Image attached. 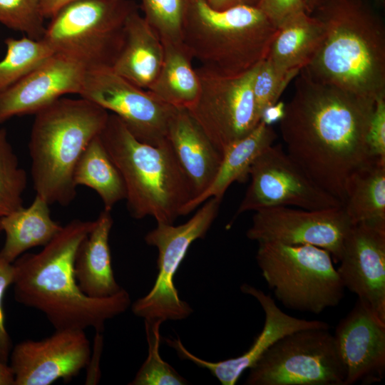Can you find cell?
<instances>
[{
    "label": "cell",
    "instance_id": "1",
    "mask_svg": "<svg viewBox=\"0 0 385 385\" xmlns=\"http://www.w3.org/2000/svg\"><path fill=\"white\" fill-rule=\"evenodd\" d=\"M375 103L301 70L279 122L287 153L342 205L349 178L372 158L366 135Z\"/></svg>",
    "mask_w": 385,
    "mask_h": 385
},
{
    "label": "cell",
    "instance_id": "2",
    "mask_svg": "<svg viewBox=\"0 0 385 385\" xmlns=\"http://www.w3.org/2000/svg\"><path fill=\"white\" fill-rule=\"evenodd\" d=\"M95 225L73 220L37 253H26L14 262L16 301L42 312L60 329L104 330L107 320L130 305L129 293L121 289L105 298H93L80 289L73 272L76 250Z\"/></svg>",
    "mask_w": 385,
    "mask_h": 385
},
{
    "label": "cell",
    "instance_id": "3",
    "mask_svg": "<svg viewBox=\"0 0 385 385\" xmlns=\"http://www.w3.org/2000/svg\"><path fill=\"white\" fill-rule=\"evenodd\" d=\"M324 36L303 70L312 79L376 100L385 96V29L359 0H323Z\"/></svg>",
    "mask_w": 385,
    "mask_h": 385
},
{
    "label": "cell",
    "instance_id": "4",
    "mask_svg": "<svg viewBox=\"0 0 385 385\" xmlns=\"http://www.w3.org/2000/svg\"><path fill=\"white\" fill-rule=\"evenodd\" d=\"M109 113L83 98H60L35 114L29 150L36 195L49 205H69L76 195L73 173Z\"/></svg>",
    "mask_w": 385,
    "mask_h": 385
},
{
    "label": "cell",
    "instance_id": "5",
    "mask_svg": "<svg viewBox=\"0 0 385 385\" xmlns=\"http://www.w3.org/2000/svg\"><path fill=\"white\" fill-rule=\"evenodd\" d=\"M99 136L121 175L133 218L173 224L182 216L194 194L168 140L159 145L143 143L113 113Z\"/></svg>",
    "mask_w": 385,
    "mask_h": 385
},
{
    "label": "cell",
    "instance_id": "6",
    "mask_svg": "<svg viewBox=\"0 0 385 385\" xmlns=\"http://www.w3.org/2000/svg\"><path fill=\"white\" fill-rule=\"evenodd\" d=\"M277 30L257 6L217 10L205 0H188L183 43L200 68L237 77L267 57Z\"/></svg>",
    "mask_w": 385,
    "mask_h": 385
},
{
    "label": "cell",
    "instance_id": "7",
    "mask_svg": "<svg viewBox=\"0 0 385 385\" xmlns=\"http://www.w3.org/2000/svg\"><path fill=\"white\" fill-rule=\"evenodd\" d=\"M255 258L267 286L287 309L319 314L344 297L332 257L322 248L260 242Z\"/></svg>",
    "mask_w": 385,
    "mask_h": 385
},
{
    "label": "cell",
    "instance_id": "8",
    "mask_svg": "<svg viewBox=\"0 0 385 385\" xmlns=\"http://www.w3.org/2000/svg\"><path fill=\"white\" fill-rule=\"evenodd\" d=\"M137 5L130 0H77L62 7L42 38L54 53L86 70L112 68L121 48L125 24Z\"/></svg>",
    "mask_w": 385,
    "mask_h": 385
},
{
    "label": "cell",
    "instance_id": "9",
    "mask_svg": "<svg viewBox=\"0 0 385 385\" xmlns=\"http://www.w3.org/2000/svg\"><path fill=\"white\" fill-rule=\"evenodd\" d=\"M329 328H307L273 344L249 369L246 385H345L346 369Z\"/></svg>",
    "mask_w": 385,
    "mask_h": 385
},
{
    "label": "cell",
    "instance_id": "10",
    "mask_svg": "<svg viewBox=\"0 0 385 385\" xmlns=\"http://www.w3.org/2000/svg\"><path fill=\"white\" fill-rule=\"evenodd\" d=\"M222 200L211 197L187 222L177 226L157 222L145 236L158 250V273L153 287L132 305L133 314L144 319L182 320L193 309L182 300L174 283L175 274L194 241L205 237L215 220Z\"/></svg>",
    "mask_w": 385,
    "mask_h": 385
},
{
    "label": "cell",
    "instance_id": "11",
    "mask_svg": "<svg viewBox=\"0 0 385 385\" xmlns=\"http://www.w3.org/2000/svg\"><path fill=\"white\" fill-rule=\"evenodd\" d=\"M249 176L250 183L236 216L276 207L322 210L343 206L318 185L281 144H273L264 150L252 164Z\"/></svg>",
    "mask_w": 385,
    "mask_h": 385
},
{
    "label": "cell",
    "instance_id": "12",
    "mask_svg": "<svg viewBox=\"0 0 385 385\" xmlns=\"http://www.w3.org/2000/svg\"><path fill=\"white\" fill-rule=\"evenodd\" d=\"M258 66L237 77H222L196 69L200 91L187 110L222 153L260 122L252 93Z\"/></svg>",
    "mask_w": 385,
    "mask_h": 385
},
{
    "label": "cell",
    "instance_id": "13",
    "mask_svg": "<svg viewBox=\"0 0 385 385\" xmlns=\"http://www.w3.org/2000/svg\"><path fill=\"white\" fill-rule=\"evenodd\" d=\"M80 97L118 116L138 140L159 145L168 139L173 107L117 74L111 68L86 70Z\"/></svg>",
    "mask_w": 385,
    "mask_h": 385
},
{
    "label": "cell",
    "instance_id": "14",
    "mask_svg": "<svg viewBox=\"0 0 385 385\" xmlns=\"http://www.w3.org/2000/svg\"><path fill=\"white\" fill-rule=\"evenodd\" d=\"M343 207L307 210L276 207L255 211L246 235L252 241L309 245L328 251L339 262L351 227Z\"/></svg>",
    "mask_w": 385,
    "mask_h": 385
},
{
    "label": "cell",
    "instance_id": "15",
    "mask_svg": "<svg viewBox=\"0 0 385 385\" xmlns=\"http://www.w3.org/2000/svg\"><path fill=\"white\" fill-rule=\"evenodd\" d=\"M90 342L84 330L60 329L41 340L27 339L12 348L9 366L14 385H50L66 381L86 367Z\"/></svg>",
    "mask_w": 385,
    "mask_h": 385
},
{
    "label": "cell",
    "instance_id": "16",
    "mask_svg": "<svg viewBox=\"0 0 385 385\" xmlns=\"http://www.w3.org/2000/svg\"><path fill=\"white\" fill-rule=\"evenodd\" d=\"M339 262L344 288L385 323V220L351 225Z\"/></svg>",
    "mask_w": 385,
    "mask_h": 385
},
{
    "label": "cell",
    "instance_id": "17",
    "mask_svg": "<svg viewBox=\"0 0 385 385\" xmlns=\"http://www.w3.org/2000/svg\"><path fill=\"white\" fill-rule=\"evenodd\" d=\"M240 290L255 298L265 315L262 330L242 354L223 361H208L190 352L179 338L165 339L166 343L176 350L181 359L189 360L197 366L208 369L222 385H235L243 371L249 369L273 344L284 336L307 328H329V324L323 321L299 319L286 314L270 294H266L252 285L243 284L240 286Z\"/></svg>",
    "mask_w": 385,
    "mask_h": 385
},
{
    "label": "cell",
    "instance_id": "18",
    "mask_svg": "<svg viewBox=\"0 0 385 385\" xmlns=\"http://www.w3.org/2000/svg\"><path fill=\"white\" fill-rule=\"evenodd\" d=\"M86 69L53 53L18 82L0 92V124L14 116L36 114L63 95L79 94Z\"/></svg>",
    "mask_w": 385,
    "mask_h": 385
},
{
    "label": "cell",
    "instance_id": "19",
    "mask_svg": "<svg viewBox=\"0 0 385 385\" xmlns=\"http://www.w3.org/2000/svg\"><path fill=\"white\" fill-rule=\"evenodd\" d=\"M346 369L345 385L380 381L385 370V323L357 299L334 334Z\"/></svg>",
    "mask_w": 385,
    "mask_h": 385
},
{
    "label": "cell",
    "instance_id": "20",
    "mask_svg": "<svg viewBox=\"0 0 385 385\" xmlns=\"http://www.w3.org/2000/svg\"><path fill=\"white\" fill-rule=\"evenodd\" d=\"M167 139L191 185L193 200L213 181L222 153L186 108H177L175 111L169 123Z\"/></svg>",
    "mask_w": 385,
    "mask_h": 385
},
{
    "label": "cell",
    "instance_id": "21",
    "mask_svg": "<svg viewBox=\"0 0 385 385\" xmlns=\"http://www.w3.org/2000/svg\"><path fill=\"white\" fill-rule=\"evenodd\" d=\"M113 224L111 211L103 210L75 255L76 280L82 292L90 297H108L122 289L115 280L112 267L108 241Z\"/></svg>",
    "mask_w": 385,
    "mask_h": 385
},
{
    "label": "cell",
    "instance_id": "22",
    "mask_svg": "<svg viewBox=\"0 0 385 385\" xmlns=\"http://www.w3.org/2000/svg\"><path fill=\"white\" fill-rule=\"evenodd\" d=\"M164 56L163 43L138 9L127 18L123 44L112 66L119 76L148 90L158 76Z\"/></svg>",
    "mask_w": 385,
    "mask_h": 385
},
{
    "label": "cell",
    "instance_id": "23",
    "mask_svg": "<svg viewBox=\"0 0 385 385\" xmlns=\"http://www.w3.org/2000/svg\"><path fill=\"white\" fill-rule=\"evenodd\" d=\"M277 133L272 127L260 121L247 135L229 145L222 153L217 173L209 187L198 197L190 200L183 208L185 216L207 200L222 199L226 190L235 182H244L256 158L274 144Z\"/></svg>",
    "mask_w": 385,
    "mask_h": 385
},
{
    "label": "cell",
    "instance_id": "24",
    "mask_svg": "<svg viewBox=\"0 0 385 385\" xmlns=\"http://www.w3.org/2000/svg\"><path fill=\"white\" fill-rule=\"evenodd\" d=\"M277 29L266 58L280 71L300 72L322 41V23L303 10L288 18Z\"/></svg>",
    "mask_w": 385,
    "mask_h": 385
},
{
    "label": "cell",
    "instance_id": "25",
    "mask_svg": "<svg viewBox=\"0 0 385 385\" xmlns=\"http://www.w3.org/2000/svg\"><path fill=\"white\" fill-rule=\"evenodd\" d=\"M49 204L36 195L32 203L12 212L1 220L5 242L0 252L14 262L28 250L47 245L62 229L51 216Z\"/></svg>",
    "mask_w": 385,
    "mask_h": 385
},
{
    "label": "cell",
    "instance_id": "26",
    "mask_svg": "<svg viewBox=\"0 0 385 385\" xmlns=\"http://www.w3.org/2000/svg\"><path fill=\"white\" fill-rule=\"evenodd\" d=\"M162 43V66L148 91L173 107L188 109L196 100L200 87L198 73L192 65V58L183 43Z\"/></svg>",
    "mask_w": 385,
    "mask_h": 385
},
{
    "label": "cell",
    "instance_id": "27",
    "mask_svg": "<svg viewBox=\"0 0 385 385\" xmlns=\"http://www.w3.org/2000/svg\"><path fill=\"white\" fill-rule=\"evenodd\" d=\"M342 207L351 225L385 220V160L372 158L351 174Z\"/></svg>",
    "mask_w": 385,
    "mask_h": 385
},
{
    "label": "cell",
    "instance_id": "28",
    "mask_svg": "<svg viewBox=\"0 0 385 385\" xmlns=\"http://www.w3.org/2000/svg\"><path fill=\"white\" fill-rule=\"evenodd\" d=\"M73 181L76 186L85 185L95 190L106 210L111 211L117 202L125 199L121 175L99 135L89 143L79 158L74 170Z\"/></svg>",
    "mask_w": 385,
    "mask_h": 385
},
{
    "label": "cell",
    "instance_id": "29",
    "mask_svg": "<svg viewBox=\"0 0 385 385\" xmlns=\"http://www.w3.org/2000/svg\"><path fill=\"white\" fill-rule=\"evenodd\" d=\"M6 54L0 61V92L36 68L54 53L43 40L27 36L5 40Z\"/></svg>",
    "mask_w": 385,
    "mask_h": 385
},
{
    "label": "cell",
    "instance_id": "30",
    "mask_svg": "<svg viewBox=\"0 0 385 385\" xmlns=\"http://www.w3.org/2000/svg\"><path fill=\"white\" fill-rule=\"evenodd\" d=\"M27 185L26 171L19 166L6 130L0 129V218L23 207Z\"/></svg>",
    "mask_w": 385,
    "mask_h": 385
},
{
    "label": "cell",
    "instance_id": "31",
    "mask_svg": "<svg viewBox=\"0 0 385 385\" xmlns=\"http://www.w3.org/2000/svg\"><path fill=\"white\" fill-rule=\"evenodd\" d=\"M160 319H145L148 356L130 385H185L188 381L164 361L159 351Z\"/></svg>",
    "mask_w": 385,
    "mask_h": 385
},
{
    "label": "cell",
    "instance_id": "32",
    "mask_svg": "<svg viewBox=\"0 0 385 385\" xmlns=\"http://www.w3.org/2000/svg\"><path fill=\"white\" fill-rule=\"evenodd\" d=\"M143 17L162 42L183 43L188 0H140Z\"/></svg>",
    "mask_w": 385,
    "mask_h": 385
},
{
    "label": "cell",
    "instance_id": "33",
    "mask_svg": "<svg viewBox=\"0 0 385 385\" xmlns=\"http://www.w3.org/2000/svg\"><path fill=\"white\" fill-rule=\"evenodd\" d=\"M40 1L0 0V23L32 39L41 40L46 26Z\"/></svg>",
    "mask_w": 385,
    "mask_h": 385
},
{
    "label": "cell",
    "instance_id": "34",
    "mask_svg": "<svg viewBox=\"0 0 385 385\" xmlns=\"http://www.w3.org/2000/svg\"><path fill=\"white\" fill-rule=\"evenodd\" d=\"M297 71L282 72L265 58L257 67L252 85L257 113L260 119L263 110L277 103Z\"/></svg>",
    "mask_w": 385,
    "mask_h": 385
},
{
    "label": "cell",
    "instance_id": "35",
    "mask_svg": "<svg viewBox=\"0 0 385 385\" xmlns=\"http://www.w3.org/2000/svg\"><path fill=\"white\" fill-rule=\"evenodd\" d=\"M14 274L13 262H9L0 252V360L6 364L9 360L12 343L5 326L3 304L5 292L13 284Z\"/></svg>",
    "mask_w": 385,
    "mask_h": 385
},
{
    "label": "cell",
    "instance_id": "36",
    "mask_svg": "<svg viewBox=\"0 0 385 385\" xmlns=\"http://www.w3.org/2000/svg\"><path fill=\"white\" fill-rule=\"evenodd\" d=\"M366 142L372 158L385 160V96L376 100L367 130Z\"/></svg>",
    "mask_w": 385,
    "mask_h": 385
},
{
    "label": "cell",
    "instance_id": "37",
    "mask_svg": "<svg viewBox=\"0 0 385 385\" xmlns=\"http://www.w3.org/2000/svg\"><path fill=\"white\" fill-rule=\"evenodd\" d=\"M257 7L277 28L290 16L305 10L304 0H259Z\"/></svg>",
    "mask_w": 385,
    "mask_h": 385
},
{
    "label": "cell",
    "instance_id": "38",
    "mask_svg": "<svg viewBox=\"0 0 385 385\" xmlns=\"http://www.w3.org/2000/svg\"><path fill=\"white\" fill-rule=\"evenodd\" d=\"M285 103L277 101L274 104L265 108L260 118V121L267 125L279 122L284 115Z\"/></svg>",
    "mask_w": 385,
    "mask_h": 385
},
{
    "label": "cell",
    "instance_id": "39",
    "mask_svg": "<svg viewBox=\"0 0 385 385\" xmlns=\"http://www.w3.org/2000/svg\"><path fill=\"white\" fill-rule=\"evenodd\" d=\"M77 0H41V11L45 19L53 17L62 7Z\"/></svg>",
    "mask_w": 385,
    "mask_h": 385
},
{
    "label": "cell",
    "instance_id": "40",
    "mask_svg": "<svg viewBox=\"0 0 385 385\" xmlns=\"http://www.w3.org/2000/svg\"><path fill=\"white\" fill-rule=\"evenodd\" d=\"M212 8L217 10H223L230 7L248 5L257 6L259 0H205Z\"/></svg>",
    "mask_w": 385,
    "mask_h": 385
},
{
    "label": "cell",
    "instance_id": "41",
    "mask_svg": "<svg viewBox=\"0 0 385 385\" xmlns=\"http://www.w3.org/2000/svg\"><path fill=\"white\" fill-rule=\"evenodd\" d=\"M0 385H14V374L10 366L0 360Z\"/></svg>",
    "mask_w": 385,
    "mask_h": 385
},
{
    "label": "cell",
    "instance_id": "42",
    "mask_svg": "<svg viewBox=\"0 0 385 385\" xmlns=\"http://www.w3.org/2000/svg\"><path fill=\"white\" fill-rule=\"evenodd\" d=\"M323 0H304V9L311 14Z\"/></svg>",
    "mask_w": 385,
    "mask_h": 385
},
{
    "label": "cell",
    "instance_id": "43",
    "mask_svg": "<svg viewBox=\"0 0 385 385\" xmlns=\"http://www.w3.org/2000/svg\"><path fill=\"white\" fill-rule=\"evenodd\" d=\"M2 232L1 225V220H0V232Z\"/></svg>",
    "mask_w": 385,
    "mask_h": 385
},
{
    "label": "cell",
    "instance_id": "44",
    "mask_svg": "<svg viewBox=\"0 0 385 385\" xmlns=\"http://www.w3.org/2000/svg\"><path fill=\"white\" fill-rule=\"evenodd\" d=\"M375 1H382V0H375Z\"/></svg>",
    "mask_w": 385,
    "mask_h": 385
}]
</instances>
